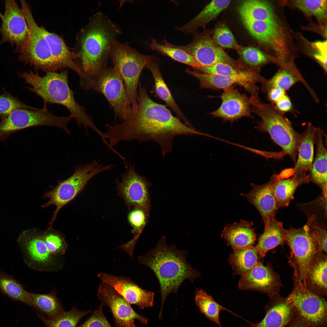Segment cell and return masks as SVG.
<instances>
[{
	"instance_id": "cell-4",
	"label": "cell",
	"mask_w": 327,
	"mask_h": 327,
	"mask_svg": "<svg viewBox=\"0 0 327 327\" xmlns=\"http://www.w3.org/2000/svg\"><path fill=\"white\" fill-rule=\"evenodd\" d=\"M68 69L60 72H46L41 76L36 71L19 72V75L29 84L31 92L40 97L44 103L57 104L66 107L78 125L83 126L87 134L90 128L101 136V131L94 123L93 118L86 113L85 108L78 104L74 96V92L70 88L68 82Z\"/></svg>"
},
{
	"instance_id": "cell-33",
	"label": "cell",
	"mask_w": 327,
	"mask_h": 327,
	"mask_svg": "<svg viewBox=\"0 0 327 327\" xmlns=\"http://www.w3.org/2000/svg\"><path fill=\"white\" fill-rule=\"evenodd\" d=\"M55 289L49 293L41 294L28 292L33 308L38 312L49 319H54L64 311L61 301L57 296Z\"/></svg>"
},
{
	"instance_id": "cell-9",
	"label": "cell",
	"mask_w": 327,
	"mask_h": 327,
	"mask_svg": "<svg viewBox=\"0 0 327 327\" xmlns=\"http://www.w3.org/2000/svg\"><path fill=\"white\" fill-rule=\"evenodd\" d=\"M70 116H59L49 111L47 104L36 110L19 109L15 110L0 122V141L5 142L12 134L21 130L39 126H51L69 130Z\"/></svg>"
},
{
	"instance_id": "cell-13",
	"label": "cell",
	"mask_w": 327,
	"mask_h": 327,
	"mask_svg": "<svg viewBox=\"0 0 327 327\" xmlns=\"http://www.w3.org/2000/svg\"><path fill=\"white\" fill-rule=\"evenodd\" d=\"M293 290L287 299L309 327H326L327 302L309 290L294 277Z\"/></svg>"
},
{
	"instance_id": "cell-25",
	"label": "cell",
	"mask_w": 327,
	"mask_h": 327,
	"mask_svg": "<svg viewBox=\"0 0 327 327\" xmlns=\"http://www.w3.org/2000/svg\"><path fill=\"white\" fill-rule=\"evenodd\" d=\"M253 225V221L243 220L239 223L227 224L222 232L221 236L233 250L253 246L256 236Z\"/></svg>"
},
{
	"instance_id": "cell-26",
	"label": "cell",
	"mask_w": 327,
	"mask_h": 327,
	"mask_svg": "<svg viewBox=\"0 0 327 327\" xmlns=\"http://www.w3.org/2000/svg\"><path fill=\"white\" fill-rule=\"evenodd\" d=\"M325 134L317 127L315 135L316 153L315 158L309 170V181L319 187L322 193L327 194V148L324 137Z\"/></svg>"
},
{
	"instance_id": "cell-24",
	"label": "cell",
	"mask_w": 327,
	"mask_h": 327,
	"mask_svg": "<svg viewBox=\"0 0 327 327\" xmlns=\"http://www.w3.org/2000/svg\"><path fill=\"white\" fill-rule=\"evenodd\" d=\"M271 299L264 318L258 323H251V327H285L297 314L287 297L278 294Z\"/></svg>"
},
{
	"instance_id": "cell-22",
	"label": "cell",
	"mask_w": 327,
	"mask_h": 327,
	"mask_svg": "<svg viewBox=\"0 0 327 327\" xmlns=\"http://www.w3.org/2000/svg\"><path fill=\"white\" fill-rule=\"evenodd\" d=\"M220 98L222 103L220 106L210 114L213 117L233 123L243 117L251 116L250 98L233 86L223 89Z\"/></svg>"
},
{
	"instance_id": "cell-12",
	"label": "cell",
	"mask_w": 327,
	"mask_h": 327,
	"mask_svg": "<svg viewBox=\"0 0 327 327\" xmlns=\"http://www.w3.org/2000/svg\"><path fill=\"white\" fill-rule=\"evenodd\" d=\"M17 241L24 263L29 268L39 272H55L63 266L60 256L53 255L48 250L43 233L34 229L23 231Z\"/></svg>"
},
{
	"instance_id": "cell-32",
	"label": "cell",
	"mask_w": 327,
	"mask_h": 327,
	"mask_svg": "<svg viewBox=\"0 0 327 327\" xmlns=\"http://www.w3.org/2000/svg\"><path fill=\"white\" fill-rule=\"evenodd\" d=\"M309 182L307 174L296 175L286 178H280L275 183L272 191L278 209L288 206L294 199L297 188L302 184Z\"/></svg>"
},
{
	"instance_id": "cell-31",
	"label": "cell",
	"mask_w": 327,
	"mask_h": 327,
	"mask_svg": "<svg viewBox=\"0 0 327 327\" xmlns=\"http://www.w3.org/2000/svg\"><path fill=\"white\" fill-rule=\"evenodd\" d=\"M230 0H213L211 1L197 15L186 24L175 29L185 35L193 34L200 27H204L216 18L226 9Z\"/></svg>"
},
{
	"instance_id": "cell-20",
	"label": "cell",
	"mask_w": 327,
	"mask_h": 327,
	"mask_svg": "<svg viewBox=\"0 0 327 327\" xmlns=\"http://www.w3.org/2000/svg\"><path fill=\"white\" fill-rule=\"evenodd\" d=\"M97 276L102 282L111 286L130 305L142 309L154 306V293L142 289L130 278L103 272L98 274Z\"/></svg>"
},
{
	"instance_id": "cell-10",
	"label": "cell",
	"mask_w": 327,
	"mask_h": 327,
	"mask_svg": "<svg viewBox=\"0 0 327 327\" xmlns=\"http://www.w3.org/2000/svg\"><path fill=\"white\" fill-rule=\"evenodd\" d=\"M82 88L102 94L113 109L115 119L121 121L124 118L130 107L124 81L113 66L103 69Z\"/></svg>"
},
{
	"instance_id": "cell-3",
	"label": "cell",
	"mask_w": 327,
	"mask_h": 327,
	"mask_svg": "<svg viewBox=\"0 0 327 327\" xmlns=\"http://www.w3.org/2000/svg\"><path fill=\"white\" fill-rule=\"evenodd\" d=\"M188 253L173 245L167 244L165 237H163L154 248L138 257L139 263L151 269L159 281L161 296L160 319L162 318L163 307L168 296L171 293L176 294L185 280L188 279L193 282L200 276V272L187 261Z\"/></svg>"
},
{
	"instance_id": "cell-43",
	"label": "cell",
	"mask_w": 327,
	"mask_h": 327,
	"mask_svg": "<svg viewBox=\"0 0 327 327\" xmlns=\"http://www.w3.org/2000/svg\"><path fill=\"white\" fill-rule=\"evenodd\" d=\"M292 3L295 7L307 15L314 16L321 21L326 18V0H298L293 1Z\"/></svg>"
},
{
	"instance_id": "cell-53",
	"label": "cell",
	"mask_w": 327,
	"mask_h": 327,
	"mask_svg": "<svg viewBox=\"0 0 327 327\" xmlns=\"http://www.w3.org/2000/svg\"><path fill=\"white\" fill-rule=\"evenodd\" d=\"M288 327H309L308 323L297 314L289 324Z\"/></svg>"
},
{
	"instance_id": "cell-19",
	"label": "cell",
	"mask_w": 327,
	"mask_h": 327,
	"mask_svg": "<svg viewBox=\"0 0 327 327\" xmlns=\"http://www.w3.org/2000/svg\"><path fill=\"white\" fill-rule=\"evenodd\" d=\"M281 286L279 276L274 271L271 265L265 266L261 261L242 277L238 283L240 289L260 292L271 298L278 294Z\"/></svg>"
},
{
	"instance_id": "cell-8",
	"label": "cell",
	"mask_w": 327,
	"mask_h": 327,
	"mask_svg": "<svg viewBox=\"0 0 327 327\" xmlns=\"http://www.w3.org/2000/svg\"><path fill=\"white\" fill-rule=\"evenodd\" d=\"M150 55L142 54L131 47L128 42H114L110 58L124 82L130 107L137 104L139 80Z\"/></svg>"
},
{
	"instance_id": "cell-46",
	"label": "cell",
	"mask_w": 327,
	"mask_h": 327,
	"mask_svg": "<svg viewBox=\"0 0 327 327\" xmlns=\"http://www.w3.org/2000/svg\"><path fill=\"white\" fill-rule=\"evenodd\" d=\"M246 69L238 68L230 64L222 62L209 66L198 67L193 69L203 73L225 76L237 75Z\"/></svg>"
},
{
	"instance_id": "cell-37",
	"label": "cell",
	"mask_w": 327,
	"mask_h": 327,
	"mask_svg": "<svg viewBox=\"0 0 327 327\" xmlns=\"http://www.w3.org/2000/svg\"><path fill=\"white\" fill-rule=\"evenodd\" d=\"M163 42V44H161L156 40L152 39L149 46L152 50L167 56L175 61L189 65L193 69L200 67L193 57L177 45L169 42L165 38Z\"/></svg>"
},
{
	"instance_id": "cell-28",
	"label": "cell",
	"mask_w": 327,
	"mask_h": 327,
	"mask_svg": "<svg viewBox=\"0 0 327 327\" xmlns=\"http://www.w3.org/2000/svg\"><path fill=\"white\" fill-rule=\"evenodd\" d=\"M305 286L310 291L322 297L327 294V256L317 253L309 266Z\"/></svg>"
},
{
	"instance_id": "cell-40",
	"label": "cell",
	"mask_w": 327,
	"mask_h": 327,
	"mask_svg": "<svg viewBox=\"0 0 327 327\" xmlns=\"http://www.w3.org/2000/svg\"><path fill=\"white\" fill-rule=\"evenodd\" d=\"M0 291L13 300L20 301L33 308L28 292L14 277L0 270Z\"/></svg>"
},
{
	"instance_id": "cell-11",
	"label": "cell",
	"mask_w": 327,
	"mask_h": 327,
	"mask_svg": "<svg viewBox=\"0 0 327 327\" xmlns=\"http://www.w3.org/2000/svg\"><path fill=\"white\" fill-rule=\"evenodd\" d=\"M285 242L291 250L289 263L294 269V276L305 286L309 266L318 252L317 246L308 222L299 228L286 230Z\"/></svg>"
},
{
	"instance_id": "cell-45",
	"label": "cell",
	"mask_w": 327,
	"mask_h": 327,
	"mask_svg": "<svg viewBox=\"0 0 327 327\" xmlns=\"http://www.w3.org/2000/svg\"><path fill=\"white\" fill-rule=\"evenodd\" d=\"M19 109L36 110L38 108L23 103L17 97L7 93L0 95V116L2 120L13 111Z\"/></svg>"
},
{
	"instance_id": "cell-52",
	"label": "cell",
	"mask_w": 327,
	"mask_h": 327,
	"mask_svg": "<svg viewBox=\"0 0 327 327\" xmlns=\"http://www.w3.org/2000/svg\"><path fill=\"white\" fill-rule=\"evenodd\" d=\"M266 93L269 100L272 104H275L286 94V91L276 87L270 88Z\"/></svg>"
},
{
	"instance_id": "cell-17",
	"label": "cell",
	"mask_w": 327,
	"mask_h": 327,
	"mask_svg": "<svg viewBox=\"0 0 327 327\" xmlns=\"http://www.w3.org/2000/svg\"><path fill=\"white\" fill-rule=\"evenodd\" d=\"M97 296L101 304L109 309L115 327H137L136 320L141 325H147L148 319L136 312L131 305L108 284L102 282Z\"/></svg>"
},
{
	"instance_id": "cell-44",
	"label": "cell",
	"mask_w": 327,
	"mask_h": 327,
	"mask_svg": "<svg viewBox=\"0 0 327 327\" xmlns=\"http://www.w3.org/2000/svg\"><path fill=\"white\" fill-rule=\"evenodd\" d=\"M237 49L243 61L252 68H259L268 61L265 54L255 47L239 46Z\"/></svg>"
},
{
	"instance_id": "cell-38",
	"label": "cell",
	"mask_w": 327,
	"mask_h": 327,
	"mask_svg": "<svg viewBox=\"0 0 327 327\" xmlns=\"http://www.w3.org/2000/svg\"><path fill=\"white\" fill-rule=\"evenodd\" d=\"M195 302L201 313L220 327H222L219 319L221 311L224 310L235 314L217 302L211 296L201 289H196Z\"/></svg>"
},
{
	"instance_id": "cell-23",
	"label": "cell",
	"mask_w": 327,
	"mask_h": 327,
	"mask_svg": "<svg viewBox=\"0 0 327 327\" xmlns=\"http://www.w3.org/2000/svg\"><path fill=\"white\" fill-rule=\"evenodd\" d=\"M249 33L257 40L271 48L279 55L284 54V37L277 23L242 20Z\"/></svg>"
},
{
	"instance_id": "cell-27",
	"label": "cell",
	"mask_w": 327,
	"mask_h": 327,
	"mask_svg": "<svg viewBox=\"0 0 327 327\" xmlns=\"http://www.w3.org/2000/svg\"><path fill=\"white\" fill-rule=\"evenodd\" d=\"M160 59L157 57L150 55L145 67L150 71L153 77L156 94L182 119L186 125L191 128H193L176 103L163 79L160 70Z\"/></svg>"
},
{
	"instance_id": "cell-7",
	"label": "cell",
	"mask_w": 327,
	"mask_h": 327,
	"mask_svg": "<svg viewBox=\"0 0 327 327\" xmlns=\"http://www.w3.org/2000/svg\"><path fill=\"white\" fill-rule=\"evenodd\" d=\"M114 167L113 164L105 165L96 160L77 166L71 176L64 180L58 181V184L53 187L51 190L46 192L43 197L48 200L42 206L44 208L51 205L56 207L48 229L52 228L61 209L83 190L90 180L97 174L111 170Z\"/></svg>"
},
{
	"instance_id": "cell-6",
	"label": "cell",
	"mask_w": 327,
	"mask_h": 327,
	"mask_svg": "<svg viewBox=\"0 0 327 327\" xmlns=\"http://www.w3.org/2000/svg\"><path fill=\"white\" fill-rule=\"evenodd\" d=\"M249 98L252 112L260 119L255 129L261 132L268 133L295 164L302 134L294 130L289 120L279 112L273 104L263 102L259 96H251Z\"/></svg>"
},
{
	"instance_id": "cell-21",
	"label": "cell",
	"mask_w": 327,
	"mask_h": 327,
	"mask_svg": "<svg viewBox=\"0 0 327 327\" xmlns=\"http://www.w3.org/2000/svg\"><path fill=\"white\" fill-rule=\"evenodd\" d=\"M286 175L283 170L279 174H274L268 182L262 185L250 184L252 189L241 195L257 209L261 215L264 225L270 218L276 214L278 209L272 189L276 182L280 179L285 178Z\"/></svg>"
},
{
	"instance_id": "cell-1",
	"label": "cell",
	"mask_w": 327,
	"mask_h": 327,
	"mask_svg": "<svg viewBox=\"0 0 327 327\" xmlns=\"http://www.w3.org/2000/svg\"><path fill=\"white\" fill-rule=\"evenodd\" d=\"M137 104L130 107L119 123L105 125V137L111 146L122 141H153L160 147L163 157L172 149L173 140L179 135L207 134L192 128L174 117L165 105L150 97L140 82Z\"/></svg>"
},
{
	"instance_id": "cell-15",
	"label": "cell",
	"mask_w": 327,
	"mask_h": 327,
	"mask_svg": "<svg viewBox=\"0 0 327 327\" xmlns=\"http://www.w3.org/2000/svg\"><path fill=\"white\" fill-rule=\"evenodd\" d=\"M186 72L198 79L200 83V88L215 90L224 89L239 85L243 88L251 95L259 96L257 83H262L266 79L260 73L257 68H250L245 70L239 75L225 76L201 73L195 70L188 69Z\"/></svg>"
},
{
	"instance_id": "cell-14",
	"label": "cell",
	"mask_w": 327,
	"mask_h": 327,
	"mask_svg": "<svg viewBox=\"0 0 327 327\" xmlns=\"http://www.w3.org/2000/svg\"><path fill=\"white\" fill-rule=\"evenodd\" d=\"M4 14L0 12L2 25L0 34L2 37L0 45L5 43L15 47L13 52L20 54L26 46L29 38L27 22L21 8L15 0L5 1Z\"/></svg>"
},
{
	"instance_id": "cell-39",
	"label": "cell",
	"mask_w": 327,
	"mask_h": 327,
	"mask_svg": "<svg viewBox=\"0 0 327 327\" xmlns=\"http://www.w3.org/2000/svg\"><path fill=\"white\" fill-rule=\"evenodd\" d=\"M148 215L144 209L138 207L132 209L128 214V220L132 228L131 233L135 235L128 242L120 246L119 248L125 251L130 257L133 256L135 246L145 226Z\"/></svg>"
},
{
	"instance_id": "cell-5",
	"label": "cell",
	"mask_w": 327,
	"mask_h": 327,
	"mask_svg": "<svg viewBox=\"0 0 327 327\" xmlns=\"http://www.w3.org/2000/svg\"><path fill=\"white\" fill-rule=\"evenodd\" d=\"M20 2L28 27L29 38L25 48L18 57V61L46 72L62 70L55 58L51 33L38 25L28 3L23 0Z\"/></svg>"
},
{
	"instance_id": "cell-51",
	"label": "cell",
	"mask_w": 327,
	"mask_h": 327,
	"mask_svg": "<svg viewBox=\"0 0 327 327\" xmlns=\"http://www.w3.org/2000/svg\"><path fill=\"white\" fill-rule=\"evenodd\" d=\"M276 109L282 114L291 112L293 109V105L289 97L286 94L275 104Z\"/></svg>"
},
{
	"instance_id": "cell-49",
	"label": "cell",
	"mask_w": 327,
	"mask_h": 327,
	"mask_svg": "<svg viewBox=\"0 0 327 327\" xmlns=\"http://www.w3.org/2000/svg\"><path fill=\"white\" fill-rule=\"evenodd\" d=\"M103 306L101 304L83 323L76 327H111L104 314Z\"/></svg>"
},
{
	"instance_id": "cell-29",
	"label": "cell",
	"mask_w": 327,
	"mask_h": 327,
	"mask_svg": "<svg viewBox=\"0 0 327 327\" xmlns=\"http://www.w3.org/2000/svg\"><path fill=\"white\" fill-rule=\"evenodd\" d=\"M317 127L310 122L307 124L302 136L298 148L297 156L293 168L294 175L306 174L314 160V145Z\"/></svg>"
},
{
	"instance_id": "cell-18",
	"label": "cell",
	"mask_w": 327,
	"mask_h": 327,
	"mask_svg": "<svg viewBox=\"0 0 327 327\" xmlns=\"http://www.w3.org/2000/svg\"><path fill=\"white\" fill-rule=\"evenodd\" d=\"M125 168L121 181L118 179L116 181L119 193L129 208L140 207L148 214L150 203L148 181L136 171L135 165L126 164Z\"/></svg>"
},
{
	"instance_id": "cell-16",
	"label": "cell",
	"mask_w": 327,
	"mask_h": 327,
	"mask_svg": "<svg viewBox=\"0 0 327 327\" xmlns=\"http://www.w3.org/2000/svg\"><path fill=\"white\" fill-rule=\"evenodd\" d=\"M192 34L193 38L190 43L186 45L177 46L193 57L200 67L209 66L222 62L238 68H244L243 65L231 59L214 42L208 32L204 31L200 33L196 31Z\"/></svg>"
},
{
	"instance_id": "cell-50",
	"label": "cell",
	"mask_w": 327,
	"mask_h": 327,
	"mask_svg": "<svg viewBox=\"0 0 327 327\" xmlns=\"http://www.w3.org/2000/svg\"><path fill=\"white\" fill-rule=\"evenodd\" d=\"M316 51L314 57L322 66L326 73L327 71L326 41L317 42L313 44Z\"/></svg>"
},
{
	"instance_id": "cell-36",
	"label": "cell",
	"mask_w": 327,
	"mask_h": 327,
	"mask_svg": "<svg viewBox=\"0 0 327 327\" xmlns=\"http://www.w3.org/2000/svg\"><path fill=\"white\" fill-rule=\"evenodd\" d=\"M261 258L255 246L234 249L228 261L234 273L242 277L253 269Z\"/></svg>"
},
{
	"instance_id": "cell-42",
	"label": "cell",
	"mask_w": 327,
	"mask_h": 327,
	"mask_svg": "<svg viewBox=\"0 0 327 327\" xmlns=\"http://www.w3.org/2000/svg\"><path fill=\"white\" fill-rule=\"evenodd\" d=\"M43 235L46 246L51 254L61 256L65 254L68 244L62 233L51 228L43 232Z\"/></svg>"
},
{
	"instance_id": "cell-2",
	"label": "cell",
	"mask_w": 327,
	"mask_h": 327,
	"mask_svg": "<svg viewBox=\"0 0 327 327\" xmlns=\"http://www.w3.org/2000/svg\"><path fill=\"white\" fill-rule=\"evenodd\" d=\"M121 33L102 12H97L90 18L78 35L73 52L82 74L81 86L107 67L113 44Z\"/></svg>"
},
{
	"instance_id": "cell-41",
	"label": "cell",
	"mask_w": 327,
	"mask_h": 327,
	"mask_svg": "<svg viewBox=\"0 0 327 327\" xmlns=\"http://www.w3.org/2000/svg\"><path fill=\"white\" fill-rule=\"evenodd\" d=\"M91 312V310H79L74 306L70 310L64 311L52 319H48L40 313L37 315L46 327H76L81 319Z\"/></svg>"
},
{
	"instance_id": "cell-34",
	"label": "cell",
	"mask_w": 327,
	"mask_h": 327,
	"mask_svg": "<svg viewBox=\"0 0 327 327\" xmlns=\"http://www.w3.org/2000/svg\"><path fill=\"white\" fill-rule=\"evenodd\" d=\"M239 12L242 20L266 21L277 23L273 10L266 2L248 0L240 5Z\"/></svg>"
},
{
	"instance_id": "cell-35",
	"label": "cell",
	"mask_w": 327,
	"mask_h": 327,
	"mask_svg": "<svg viewBox=\"0 0 327 327\" xmlns=\"http://www.w3.org/2000/svg\"><path fill=\"white\" fill-rule=\"evenodd\" d=\"M279 70L271 78L262 83V91L266 93L270 88L276 87L285 91L289 89L297 82H302L308 89L310 94L313 90L307 84L299 72L288 68H282Z\"/></svg>"
},
{
	"instance_id": "cell-47",
	"label": "cell",
	"mask_w": 327,
	"mask_h": 327,
	"mask_svg": "<svg viewBox=\"0 0 327 327\" xmlns=\"http://www.w3.org/2000/svg\"><path fill=\"white\" fill-rule=\"evenodd\" d=\"M212 39L217 45L221 48L237 49L239 46L231 31L223 25L215 29Z\"/></svg>"
},
{
	"instance_id": "cell-30",
	"label": "cell",
	"mask_w": 327,
	"mask_h": 327,
	"mask_svg": "<svg viewBox=\"0 0 327 327\" xmlns=\"http://www.w3.org/2000/svg\"><path fill=\"white\" fill-rule=\"evenodd\" d=\"M286 231L283 223L278 221L276 216L270 218L264 225V231L259 236L258 243L255 246L261 258L264 257L269 250L284 243Z\"/></svg>"
},
{
	"instance_id": "cell-48",
	"label": "cell",
	"mask_w": 327,
	"mask_h": 327,
	"mask_svg": "<svg viewBox=\"0 0 327 327\" xmlns=\"http://www.w3.org/2000/svg\"><path fill=\"white\" fill-rule=\"evenodd\" d=\"M316 216L313 214L308 218L307 222L319 252L327 253L326 230L320 226L315 221Z\"/></svg>"
}]
</instances>
